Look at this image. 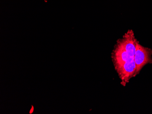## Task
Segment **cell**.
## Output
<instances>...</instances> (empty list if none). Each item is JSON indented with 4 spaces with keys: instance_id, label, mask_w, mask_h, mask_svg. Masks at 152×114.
<instances>
[{
    "instance_id": "obj_2",
    "label": "cell",
    "mask_w": 152,
    "mask_h": 114,
    "mask_svg": "<svg viewBox=\"0 0 152 114\" xmlns=\"http://www.w3.org/2000/svg\"><path fill=\"white\" fill-rule=\"evenodd\" d=\"M152 49L143 46L139 41H137L134 57L136 67L134 77L139 74L146 65L152 64Z\"/></svg>"
},
{
    "instance_id": "obj_1",
    "label": "cell",
    "mask_w": 152,
    "mask_h": 114,
    "mask_svg": "<svg viewBox=\"0 0 152 114\" xmlns=\"http://www.w3.org/2000/svg\"><path fill=\"white\" fill-rule=\"evenodd\" d=\"M137 39L132 30L118 39L112 53V59L115 70L121 79V84L125 86L132 77L135 70L134 61Z\"/></svg>"
},
{
    "instance_id": "obj_3",
    "label": "cell",
    "mask_w": 152,
    "mask_h": 114,
    "mask_svg": "<svg viewBox=\"0 0 152 114\" xmlns=\"http://www.w3.org/2000/svg\"><path fill=\"white\" fill-rule=\"evenodd\" d=\"M33 109H34V108H33V106H32V108H31V110L30 111V114H31L33 112Z\"/></svg>"
}]
</instances>
